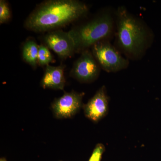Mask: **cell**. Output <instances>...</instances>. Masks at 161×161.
I'll return each instance as SVG.
<instances>
[{
    "instance_id": "12",
    "label": "cell",
    "mask_w": 161,
    "mask_h": 161,
    "mask_svg": "<svg viewBox=\"0 0 161 161\" xmlns=\"http://www.w3.org/2000/svg\"><path fill=\"white\" fill-rule=\"evenodd\" d=\"M11 17V12L8 3L5 0L0 1V23H7Z\"/></svg>"
},
{
    "instance_id": "4",
    "label": "cell",
    "mask_w": 161,
    "mask_h": 161,
    "mask_svg": "<svg viewBox=\"0 0 161 161\" xmlns=\"http://www.w3.org/2000/svg\"><path fill=\"white\" fill-rule=\"evenodd\" d=\"M92 53L101 68L108 73L126 69L129 65V60L108 40L100 41L92 47Z\"/></svg>"
},
{
    "instance_id": "6",
    "label": "cell",
    "mask_w": 161,
    "mask_h": 161,
    "mask_svg": "<svg viewBox=\"0 0 161 161\" xmlns=\"http://www.w3.org/2000/svg\"><path fill=\"white\" fill-rule=\"evenodd\" d=\"M85 94L74 91L64 92L61 97L55 98L52 103L53 115L58 119L74 117L83 108L82 99Z\"/></svg>"
},
{
    "instance_id": "7",
    "label": "cell",
    "mask_w": 161,
    "mask_h": 161,
    "mask_svg": "<svg viewBox=\"0 0 161 161\" xmlns=\"http://www.w3.org/2000/svg\"><path fill=\"white\" fill-rule=\"evenodd\" d=\"M43 40L44 45L62 59L70 58L76 53L75 43L69 32L59 29L52 31L44 36Z\"/></svg>"
},
{
    "instance_id": "3",
    "label": "cell",
    "mask_w": 161,
    "mask_h": 161,
    "mask_svg": "<svg viewBox=\"0 0 161 161\" xmlns=\"http://www.w3.org/2000/svg\"><path fill=\"white\" fill-rule=\"evenodd\" d=\"M114 28L112 16L105 12L68 32L75 43L76 52H82L100 41L108 40Z\"/></svg>"
},
{
    "instance_id": "15",
    "label": "cell",
    "mask_w": 161,
    "mask_h": 161,
    "mask_svg": "<svg viewBox=\"0 0 161 161\" xmlns=\"http://www.w3.org/2000/svg\"></svg>"
},
{
    "instance_id": "14",
    "label": "cell",
    "mask_w": 161,
    "mask_h": 161,
    "mask_svg": "<svg viewBox=\"0 0 161 161\" xmlns=\"http://www.w3.org/2000/svg\"><path fill=\"white\" fill-rule=\"evenodd\" d=\"M0 161H7L6 158L4 157H2L0 158Z\"/></svg>"
},
{
    "instance_id": "10",
    "label": "cell",
    "mask_w": 161,
    "mask_h": 161,
    "mask_svg": "<svg viewBox=\"0 0 161 161\" xmlns=\"http://www.w3.org/2000/svg\"><path fill=\"white\" fill-rule=\"evenodd\" d=\"M39 45L35 41L28 40L24 43L22 49L23 60L31 66L36 67L38 64Z\"/></svg>"
},
{
    "instance_id": "5",
    "label": "cell",
    "mask_w": 161,
    "mask_h": 161,
    "mask_svg": "<svg viewBox=\"0 0 161 161\" xmlns=\"http://www.w3.org/2000/svg\"><path fill=\"white\" fill-rule=\"evenodd\" d=\"M101 69L92 52L86 49L75 61L69 75L81 83H91L98 78Z\"/></svg>"
},
{
    "instance_id": "8",
    "label": "cell",
    "mask_w": 161,
    "mask_h": 161,
    "mask_svg": "<svg viewBox=\"0 0 161 161\" xmlns=\"http://www.w3.org/2000/svg\"><path fill=\"white\" fill-rule=\"evenodd\" d=\"M109 98L105 86H102L95 95L83 105V109L86 117L97 122L106 115L108 111Z\"/></svg>"
},
{
    "instance_id": "13",
    "label": "cell",
    "mask_w": 161,
    "mask_h": 161,
    "mask_svg": "<svg viewBox=\"0 0 161 161\" xmlns=\"http://www.w3.org/2000/svg\"><path fill=\"white\" fill-rule=\"evenodd\" d=\"M105 150V147L103 144H97L92 152L89 161H101Z\"/></svg>"
},
{
    "instance_id": "1",
    "label": "cell",
    "mask_w": 161,
    "mask_h": 161,
    "mask_svg": "<svg viewBox=\"0 0 161 161\" xmlns=\"http://www.w3.org/2000/svg\"><path fill=\"white\" fill-rule=\"evenodd\" d=\"M89 8L78 0H49L40 3L24 23L28 30L50 31L66 26L84 16Z\"/></svg>"
},
{
    "instance_id": "9",
    "label": "cell",
    "mask_w": 161,
    "mask_h": 161,
    "mask_svg": "<svg viewBox=\"0 0 161 161\" xmlns=\"http://www.w3.org/2000/svg\"><path fill=\"white\" fill-rule=\"evenodd\" d=\"M64 68L65 65H64L46 66L40 82L42 88L44 89L63 90L66 82Z\"/></svg>"
},
{
    "instance_id": "11",
    "label": "cell",
    "mask_w": 161,
    "mask_h": 161,
    "mask_svg": "<svg viewBox=\"0 0 161 161\" xmlns=\"http://www.w3.org/2000/svg\"><path fill=\"white\" fill-rule=\"evenodd\" d=\"M53 55L49 48L44 44L39 45L38 64L40 66H47L53 61Z\"/></svg>"
},
{
    "instance_id": "2",
    "label": "cell",
    "mask_w": 161,
    "mask_h": 161,
    "mask_svg": "<svg viewBox=\"0 0 161 161\" xmlns=\"http://www.w3.org/2000/svg\"><path fill=\"white\" fill-rule=\"evenodd\" d=\"M116 21V39L119 47L131 59L141 58L152 39L149 30L124 6L117 9Z\"/></svg>"
}]
</instances>
